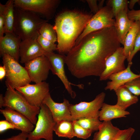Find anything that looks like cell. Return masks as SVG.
<instances>
[{"label":"cell","instance_id":"cell-37","mask_svg":"<svg viewBox=\"0 0 140 140\" xmlns=\"http://www.w3.org/2000/svg\"><path fill=\"white\" fill-rule=\"evenodd\" d=\"M28 133L21 132L18 134L13 136L10 137L2 139L0 140H29L27 138ZM39 140H43L42 139Z\"/></svg>","mask_w":140,"mask_h":140},{"label":"cell","instance_id":"cell-8","mask_svg":"<svg viewBox=\"0 0 140 140\" xmlns=\"http://www.w3.org/2000/svg\"><path fill=\"white\" fill-rule=\"evenodd\" d=\"M111 8L107 5L103 7L93 15L83 31L78 38L74 46L77 45L88 34L103 29L114 26L115 20Z\"/></svg>","mask_w":140,"mask_h":140},{"label":"cell","instance_id":"cell-4","mask_svg":"<svg viewBox=\"0 0 140 140\" xmlns=\"http://www.w3.org/2000/svg\"><path fill=\"white\" fill-rule=\"evenodd\" d=\"M5 84L7 89L4 96L3 107L10 108L21 113L36 124L40 107L31 104L19 92L9 84Z\"/></svg>","mask_w":140,"mask_h":140},{"label":"cell","instance_id":"cell-9","mask_svg":"<svg viewBox=\"0 0 140 140\" xmlns=\"http://www.w3.org/2000/svg\"><path fill=\"white\" fill-rule=\"evenodd\" d=\"M105 96V93L102 92L90 102H81L75 104H70L69 108L72 121L84 118L99 117V110L104 103Z\"/></svg>","mask_w":140,"mask_h":140},{"label":"cell","instance_id":"cell-26","mask_svg":"<svg viewBox=\"0 0 140 140\" xmlns=\"http://www.w3.org/2000/svg\"><path fill=\"white\" fill-rule=\"evenodd\" d=\"M75 121L81 127L92 132L97 131L102 123L99 117L84 118Z\"/></svg>","mask_w":140,"mask_h":140},{"label":"cell","instance_id":"cell-33","mask_svg":"<svg viewBox=\"0 0 140 140\" xmlns=\"http://www.w3.org/2000/svg\"><path fill=\"white\" fill-rule=\"evenodd\" d=\"M140 51V31L137 34L135 40L134 50L127 60L128 64H132V60L136 53Z\"/></svg>","mask_w":140,"mask_h":140},{"label":"cell","instance_id":"cell-42","mask_svg":"<svg viewBox=\"0 0 140 140\" xmlns=\"http://www.w3.org/2000/svg\"><path fill=\"white\" fill-rule=\"evenodd\" d=\"M99 3L98 4L99 10L102 9L103 7V5L104 1V0L99 1Z\"/></svg>","mask_w":140,"mask_h":140},{"label":"cell","instance_id":"cell-38","mask_svg":"<svg viewBox=\"0 0 140 140\" xmlns=\"http://www.w3.org/2000/svg\"><path fill=\"white\" fill-rule=\"evenodd\" d=\"M86 1L88 3L91 12L94 14L97 13L99 10L96 0H86Z\"/></svg>","mask_w":140,"mask_h":140},{"label":"cell","instance_id":"cell-5","mask_svg":"<svg viewBox=\"0 0 140 140\" xmlns=\"http://www.w3.org/2000/svg\"><path fill=\"white\" fill-rule=\"evenodd\" d=\"M56 122L47 106L43 103L40 107L37 120L34 130L28 134L29 140H53V133Z\"/></svg>","mask_w":140,"mask_h":140},{"label":"cell","instance_id":"cell-18","mask_svg":"<svg viewBox=\"0 0 140 140\" xmlns=\"http://www.w3.org/2000/svg\"><path fill=\"white\" fill-rule=\"evenodd\" d=\"M131 65L128 64L127 67L125 70L111 74L109 78L111 81L107 82L105 89L115 91L127 82L140 77V74H136L131 71L130 67Z\"/></svg>","mask_w":140,"mask_h":140},{"label":"cell","instance_id":"cell-1","mask_svg":"<svg viewBox=\"0 0 140 140\" xmlns=\"http://www.w3.org/2000/svg\"><path fill=\"white\" fill-rule=\"evenodd\" d=\"M121 44L114 26L91 32L67 54L65 63L71 74L77 78L100 76L106 60Z\"/></svg>","mask_w":140,"mask_h":140},{"label":"cell","instance_id":"cell-21","mask_svg":"<svg viewBox=\"0 0 140 140\" xmlns=\"http://www.w3.org/2000/svg\"><path fill=\"white\" fill-rule=\"evenodd\" d=\"M120 130L113 125L111 121H103L92 140H113Z\"/></svg>","mask_w":140,"mask_h":140},{"label":"cell","instance_id":"cell-32","mask_svg":"<svg viewBox=\"0 0 140 140\" xmlns=\"http://www.w3.org/2000/svg\"><path fill=\"white\" fill-rule=\"evenodd\" d=\"M135 131V129L131 127L123 130H121L113 140H131Z\"/></svg>","mask_w":140,"mask_h":140},{"label":"cell","instance_id":"cell-25","mask_svg":"<svg viewBox=\"0 0 140 140\" xmlns=\"http://www.w3.org/2000/svg\"><path fill=\"white\" fill-rule=\"evenodd\" d=\"M14 0H9L5 4L4 13L5 33L13 32L15 20Z\"/></svg>","mask_w":140,"mask_h":140},{"label":"cell","instance_id":"cell-36","mask_svg":"<svg viewBox=\"0 0 140 140\" xmlns=\"http://www.w3.org/2000/svg\"><path fill=\"white\" fill-rule=\"evenodd\" d=\"M127 15L129 19L134 21L140 20V9L135 10H128Z\"/></svg>","mask_w":140,"mask_h":140},{"label":"cell","instance_id":"cell-12","mask_svg":"<svg viewBox=\"0 0 140 140\" xmlns=\"http://www.w3.org/2000/svg\"><path fill=\"white\" fill-rule=\"evenodd\" d=\"M48 59L51 65L50 70L52 73L57 75L64 84L66 89L73 99L76 96L75 92L72 89V84L68 80L66 75L64 65L66 56L53 53H46L45 55Z\"/></svg>","mask_w":140,"mask_h":140},{"label":"cell","instance_id":"cell-23","mask_svg":"<svg viewBox=\"0 0 140 140\" xmlns=\"http://www.w3.org/2000/svg\"><path fill=\"white\" fill-rule=\"evenodd\" d=\"M140 31V20L135 21L126 36L123 44V50L127 59L129 57L134 48L136 36Z\"/></svg>","mask_w":140,"mask_h":140},{"label":"cell","instance_id":"cell-31","mask_svg":"<svg viewBox=\"0 0 140 140\" xmlns=\"http://www.w3.org/2000/svg\"><path fill=\"white\" fill-rule=\"evenodd\" d=\"M124 86L134 95L137 96L140 95V77L127 82Z\"/></svg>","mask_w":140,"mask_h":140},{"label":"cell","instance_id":"cell-19","mask_svg":"<svg viewBox=\"0 0 140 140\" xmlns=\"http://www.w3.org/2000/svg\"><path fill=\"white\" fill-rule=\"evenodd\" d=\"M128 10L124 9L121 10L115 17L114 27L119 41L123 45L127 34L135 21L128 18Z\"/></svg>","mask_w":140,"mask_h":140},{"label":"cell","instance_id":"cell-34","mask_svg":"<svg viewBox=\"0 0 140 140\" xmlns=\"http://www.w3.org/2000/svg\"><path fill=\"white\" fill-rule=\"evenodd\" d=\"M5 4L0 3V40L4 37L5 34L4 30V13Z\"/></svg>","mask_w":140,"mask_h":140},{"label":"cell","instance_id":"cell-35","mask_svg":"<svg viewBox=\"0 0 140 140\" xmlns=\"http://www.w3.org/2000/svg\"><path fill=\"white\" fill-rule=\"evenodd\" d=\"M16 129L13 125L6 120L0 121V133H2L6 130L10 129Z\"/></svg>","mask_w":140,"mask_h":140},{"label":"cell","instance_id":"cell-14","mask_svg":"<svg viewBox=\"0 0 140 140\" xmlns=\"http://www.w3.org/2000/svg\"><path fill=\"white\" fill-rule=\"evenodd\" d=\"M6 120L14 125L16 129L28 134L34 128V124L25 116L10 108L0 110Z\"/></svg>","mask_w":140,"mask_h":140},{"label":"cell","instance_id":"cell-43","mask_svg":"<svg viewBox=\"0 0 140 140\" xmlns=\"http://www.w3.org/2000/svg\"><path fill=\"white\" fill-rule=\"evenodd\" d=\"M138 4L140 6V0H139L137 2Z\"/></svg>","mask_w":140,"mask_h":140},{"label":"cell","instance_id":"cell-28","mask_svg":"<svg viewBox=\"0 0 140 140\" xmlns=\"http://www.w3.org/2000/svg\"><path fill=\"white\" fill-rule=\"evenodd\" d=\"M128 2L127 0H109L106 1V4L111 8L115 17L121 10L128 9Z\"/></svg>","mask_w":140,"mask_h":140},{"label":"cell","instance_id":"cell-24","mask_svg":"<svg viewBox=\"0 0 140 140\" xmlns=\"http://www.w3.org/2000/svg\"><path fill=\"white\" fill-rule=\"evenodd\" d=\"M54 131L59 137L70 139L74 137L72 121L63 120L56 123Z\"/></svg>","mask_w":140,"mask_h":140},{"label":"cell","instance_id":"cell-29","mask_svg":"<svg viewBox=\"0 0 140 140\" xmlns=\"http://www.w3.org/2000/svg\"><path fill=\"white\" fill-rule=\"evenodd\" d=\"M74 137L87 139L91 135L92 132L84 128L78 124L75 120L72 121Z\"/></svg>","mask_w":140,"mask_h":140},{"label":"cell","instance_id":"cell-11","mask_svg":"<svg viewBox=\"0 0 140 140\" xmlns=\"http://www.w3.org/2000/svg\"><path fill=\"white\" fill-rule=\"evenodd\" d=\"M25 65L31 81L38 83L44 81L47 79L51 65L46 55L37 58Z\"/></svg>","mask_w":140,"mask_h":140},{"label":"cell","instance_id":"cell-17","mask_svg":"<svg viewBox=\"0 0 140 140\" xmlns=\"http://www.w3.org/2000/svg\"><path fill=\"white\" fill-rule=\"evenodd\" d=\"M5 35L0 40V55L2 57L8 54L18 62L19 49L21 40L14 32L5 33Z\"/></svg>","mask_w":140,"mask_h":140},{"label":"cell","instance_id":"cell-3","mask_svg":"<svg viewBox=\"0 0 140 140\" xmlns=\"http://www.w3.org/2000/svg\"><path fill=\"white\" fill-rule=\"evenodd\" d=\"M14 12V33L21 41L37 40L41 27L48 20L33 12L18 8L15 7Z\"/></svg>","mask_w":140,"mask_h":140},{"label":"cell","instance_id":"cell-39","mask_svg":"<svg viewBox=\"0 0 140 140\" xmlns=\"http://www.w3.org/2000/svg\"><path fill=\"white\" fill-rule=\"evenodd\" d=\"M6 75V72L4 66H0V80H2Z\"/></svg>","mask_w":140,"mask_h":140},{"label":"cell","instance_id":"cell-30","mask_svg":"<svg viewBox=\"0 0 140 140\" xmlns=\"http://www.w3.org/2000/svg\"><path fill=\"white\" fill-rule=\"evenodd\" d=\"M37 40L46 53H53L57 50V46L55 43L45 39L40 35Z\"/></svg>","mask_w":140,"mask_h":140},{"label":"cell","instance_id":"cell-6","mask_svg":"<svg viewBox=\"0 0 140 140\" xmlns=\"http://www.w3.org/2000/svg\"><path fill=\"white\" fill-rule=\"evenodd\" d=\"M2 57L3 66L6 72V83L15 89L30 83L31 81L25 67L8 54Z\"/></svg>","mask_w":140,"mask_h":140},{"label":"cell","instance_id":"cell-15","mask_svg":"<svg viewBox=\"0 0 140 140\" xmlns=\"http://www.w3.org/2000/svg\"><path fill=\"white\" fill-rule=\"evenodd\" d=\"M43 103L46 104L50 109L54 121L57 123L63 120L71 121V114L69 101L64 99L62 103L54 102L49 93L44 100Z\"/></svg>","mask_w":140,"mask_h":140},{"label":"cell","instance_id":"cell-7","mask_svg":"<svg viewBox=\"0 0 140 140\" xmlns=\"http://www.w3.org/2000/svg\"><path fill=\"white\" fill-rule=\"evenodd\" d=\"M61 1L60 0H14L15 7L33 12L46 20L52 19Z\"/></svg>","mask_w":140,"mask_h":140},{"label":"cell","instance_id":"cell-41","mask_svg":"<svg viewBox=\"0 0 140 140\" xmlns=\"http://www.w3.org/2000/svg\"><path fill=\"white\" fill-rule=\"evenodd\" d=\"M4 101V96L2 94H0V108H2L3 107Z\"/></svg>","mask_w":140,"mask_h":140},{"label":"cell","instance_id":"cell-27","mask_svg":"<svg viewBox=\"0 0 140 140\" xmlns=\"http://www.w3.org/2000/svg\"><path fill=\"white\" fill-rule=\"evenodd\" d=\"M39 33L41 36L47 40L54 43L57 41V34L54 26L47 22L41 26Z\"/></svg>","mask_w":140,"mask_h":140},{"label":"cell","instance_id":"cell-13","mask_svg":"<svg viewBox=\"0 0 140 140\" xmlns=\"http://www.w3.org/2000/svg\"><path fill=\"white\" fill-rule=\"evenodd\" d=\"M127 58L123 47L118 48L106 60L104 69L99 76V80H106L111 74L125 70L124 62Z\"/></svg>","mask_w":140,"mask_h":140},{"label":"cell","instance_id":"cell-22","mask_svg":"<svg viewBox=\"0 0 140 140\" xmlns=\"http://www.w3.org/2000/svg\"><path fill=\"white\" fill-rule=\"evenodd\" d=\"M115 91L117 96L116 104L124 110L131 105L136 103L138 101L137 96L132 94L124 85Z\"/></svg>","mask_w":140,"mask_h":140},{"label":"cell","instance_id":"cell-2","mask_svg":"<svg viewBox=\"0 0 140 140\" xmlns=\"http://www.w3.org/2000/svg\"><path fill=\"white\" fill-rule=\"evenodd\" d=\"M93 16L92 13L76 10L65 11L58 14L54 28L58 42L57 50L60 54L67 53Z\"/></svg>","mask_w":140,"mask_h":140},{"label":"cell","instance_id":"cell-40","mask_svg":"<svg viewBox=\"0 0 140 140\" xmlns=\"http://www.w3.org/2000/svg\"><path fill=\"white\" fill-rule=\"evenodd\" d=\"M139 0H130L128 1V6L131 10L133 9L135 4Z\"/></svg>","mask_w":140,"mask_h":140},{"label":"cell","instance_id":"cell-20","mask_svg":"<svg viewBox=\"0 0 140 140\" xmlns=\"http://www.w3.org/2000/svg\"><path fill=\"white\" fill-rule=\"evenodd\" d=\"M100 110L99 118L100 121H111L113 119L122 117L130 114L116 104L111 105L104 103Z\"/></svg>","mask_w":140,"mask_h":140},{"label":"cell","instance_id":"cell-10","mask_svg":"<svg viewBox=\"0 0 140 140\" xmlns=\"http://www.w3.org/2000/svg\"><path fill=\"white\" fill-rule=\"evenodd\" d=\"M19 92L31 105L40 107L49 93V84L45 81L28 84L24 86L16 88Z\"/></svg>","mask_w":140,"mask_h":140},{"label":"cell","instance_id":"cell-16","mask_svg":"<svg viewBox=\"0 0 140 140\" xmlns=\"http://www.w3.org/2000/svg\"><path fill=\"white\" fill-rule=\"evenodd\" d=\"M46 53L37 40L21 41L19 49L20 62L21 63L25 64L37 58L45 55Z\"/></svg>","mask_w":140,"mask_h":140}]
</instances>
